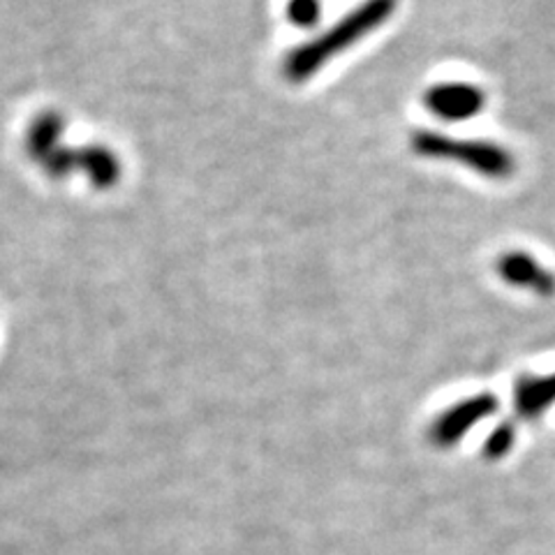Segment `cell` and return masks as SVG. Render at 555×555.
<instances>
[{"label": "cell", "instance_id": "cell-1", "mask_svg": "<svg viewBox=\"0 0 555 555\" xmlns=\"http://www.w3.org/2000/svg\"><path fill=\"white\" fill-rule=\"evenodd\" d=\"M396 5L398 0H363L359 8L347 12L334 28H328L320 38L292 51L285 63L287 77L292 81H304L312 77L322 65L343 54L345 49L354 47L366 35L375 33L379 26H385L393 16Z\"/></svg>", "mask_w": 555, "mask_h": 555}, {"label": "cell", "instance_id": "cell-2", "mask_svg": "<svg viewBox=\"0 0 555 555\" xmlns=\"http://www.w3.org/2000/svg\"><path fill=\"white\" fill-rule=\"evenodd\" d=\"M412 149L430 160H449L473 169L486 179H509L516 163L514 155L500 144L477 142V139H454L440 132L416 130Z\"/></svg>", "mask_w": 555, "mask_h": 555}, {"label": "cell", "instance_id": "cell-3", "mask_svg": "<svg viewBox=\"0 0 555 555\" xmlns=\"http://www.w3.org/2000/svg\"><path fill=\"white\" fill-rule=\"evenodd\" d=\"M424 104L430 114L444 120H467L486 107V95L473 83H438L426 91Z\"/></svg>", "mask_w": 555, "mask_h": 555}, {"label": "cell", "instance_id": "cell-4", "mask_svg": "<svg viewBox=\"0 0 555 555\" xmlns=\"http://www.w3.org/2000/svg\"><path fill=\"white\" fill-rule=\"evenodd\" d=\"M495 271L502 281L514 287L534 292L540 294V297H551V294H555V275L528 253H507L498 257Z\"/></svg>", "mask_w": 555, "mask_h": 555}, {"label": "cell", "instance_id": "cell-5", "mask_svg": "<svg viewBox=\"0 0 555 555\" xmlns=\"http://www.w3.org/2000/svg\"><path fill=\"white\" fill-rule=\"evenodd\" d=\"M516 401L518 408L528 414L544 410L551 401H555V375L540 379H524L518 385Z\"/></svg>", "mask_w": 555, "mask_h": 555}, {"label": "cell", "instance_id": "cell-6", "mask_svg": "<svg viewBox=\"0 0 555 555\" xmlns=\"http://www.w3.org/2000/svg\"><path fill=\"white\" fill-rule=\"evenodd\" d=\"M322 3L320 0H289L287 16L294 26L310 28L320 22Z\"/></svg>", "mask_w": 555, "mask_h": 555}]
</instances>
